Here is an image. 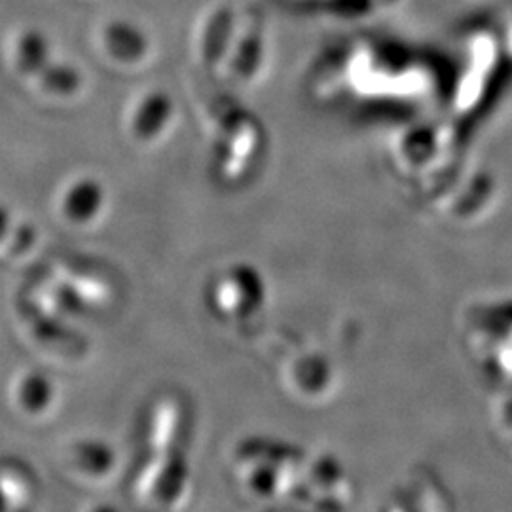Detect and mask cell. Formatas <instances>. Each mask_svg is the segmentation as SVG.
I'll list each match as a JSON object with an SVG mask.
<instances>
[{
	"instance_id": "obj_4",
	"label": "cell",
	"mask_w": 512,
	"mask_h": 512,
	"mask_svg": "<svg viewBox=\"0 0 512 512\" xmlns=\"http://www.w3.org/2000/svg\"><path fill=\"white\" fill-rule=\"evenodd\" d=\"M105 46L114 59L135 63L147 52V40L137 27L126 21H112L105 29Z\"/></svg>"
},
{
	"instance_id": "obj_2",
	"label": "cell",
	"mask_w": 512,
	"mask_h": 512,
	"mask_svg": "<svg viewBox=\"0 0 512 512\" xmlns=\"http://www.w3.org/2000/svg\"><path fill=\"white\" fill-rule=\"evenodd\" d=\"M52 61V46L44 33L27 29L19 35L14 44V65L18 73L37 78Z\"/></svg>"
},
{
	"instance_id": "obj_5",
	"label": "cell",
	"mask_w": 512,
	"mask_h": 512,
	"mask_svg": "<svg viewBox=\"0 0 512 512\" xmlns=\"http://www.w3.org/2000/svg\"><path fill=\"white\" fill-rule=\"evenodd\" d=\"M232 27H234V14L228 6L219 8L207 21V27L203 33V59L209 65H217L222 59L226 46L230 42Z\"/></svg>"
},
{
	"instance_id": "obj_1",
	"label": "cell",
	"mask_w": 512,
	"mask_h": 512,
	"mask_svg": "<svg viewBox=\"0 0 512 512\" xmlns=\"http://www.w3.org/2000/svg\"><path fill=\"white\" fill-rule=\"evenodd\" d=\"M103 200H105V192L101 183L92 177H82L65 190L61 207L67 219L86 222L99 213Z\"/></svg>"
},
{
	"instance_id": "obj_3",
	"label": "cell",
	"mask_w": 512,
	"mask_h": 512,
	"mask_svg": "<svg viewBox=\"0 0 512 512\" xmlns=\"http://www.w3.org/2000/svg\"><path fill=\"white\" fill-rule=\"evenodd\" d=\"M173 103L164 92H154L143 99L133 118V133L141 141H150L158 137L171 118Z\"/></svg>"
},
{
	"instance_id": "obj_6",
	"label": "cell",
	"mask_w": 512,
	"mask_h": 512,
	"mask_svg": "<svg viewBox=\"0 0 512 512\" xmlns=\"http://www.w3.org/2000/svg\"><path fill=\"white\" fill-rule=\"evenodd\" d=\"M37 80L44 92L57 97H71L82 88L80 71L69 63H59V61H52L42 73L38 74Z\"/></svg>"
},
{
	"instance_id": "obj_7",
	"label": "cell",
	"mask_w": 512,
	"mask_h": 512,
	"mask_svg": "<svg viewBox=\"0 0 512 512\" xmlns=\"http://www.w3.org/2000/svg\"><path fill=\"white\" fill-rule=\"evenodd\" d=\"M258 59H260V42H258V37H255V35H249L245 44L241 46L238 61H236V71H238L239 76L247 78V76L255 73Z\"/></svg>"
}]
</instances>
